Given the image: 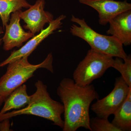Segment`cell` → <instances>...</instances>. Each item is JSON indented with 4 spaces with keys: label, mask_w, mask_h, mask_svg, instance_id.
<instances>
[{
    "label": "cell",
    "mask_w": 131,
    "mask_h": 131,
    "mask_svg": "<svg viewBox=\"0 0 131 131\" xmlns=\"http://www.w3.org/2000/svg\"><path fill=\"white\" fill-rule=\"evenodd\" d=\"M112 123L120 131L131 130V90L125 100L113 114Z\"/></svg>",
    "instance_id": "4fadbf2b"
},
{
    "label": "cell",
    "mask_w": 131,
    "mask_h": 131,
    "mask_svg": "<svg viewBox=\"0 0 131 131\" xmlns=\"http://www.w3.org/2000/svg\"><path fill=\"white\" fill-rule=\"evenodd\" d=\"M10 124L9 119H6L0 122V131L12 130L10 129Z\"/></svg>",
    "instance_id": "e0dca14e"
},
{
    "label": "cell",
    "mask_w": 131,
    "mask_h": 131,
    "mask_svg": "<svg viewBox=\"0 0 131 131\" xmlns=\"http://www.w3.org/2000/svg\"><path fill=\"white\" fill-rule=\"evenodd\" d=\"M45 0H37L28 9L20 13V19L26 24L24 28L34 34L40 32L46 24H49L54 20L53 15L45 11Z\"/></svg>",
    "instance_id": "9c48e42d"
},
{
    "label": "cell",
    "mask_w": 131,
    "mask_h": 131,
    "mask_svg": "<svg viewBox=\"0 0 131 131\" xmlns=\"http://www.w3.org/2000/svg\"><path fill=\"white\" fill-rule=\"evenodd\" d=\"M91 131H120L108 121V118L96 117L90 118Z\"/></svg>",
    "instance_id": "2e32d148"
},
{
    "label": "cell",
    "mask_w": 131,
    "mask_h": 131,
    "mask_svg": "<svg viewBox=\"0 0 131 131\" xmlns=\"http://www.w3.org/2000/svg\"><path fill=\"white\" fill-rule=\"evenodd\" d=\"M66 18V16L62 15L49 23V25L45 29L40 31V32L32 37L20 48L12 51L10 56L3 62L0 63V68L4 67L10 63L24 57H29L35 50L38 46L49 35L54 33V31L61 28L62 24V20Z\"/></svg>",
    "instance_id": "52a82bcc"
},
{
    "label": "cell",
    "mask_w": 131,
    "mask_h": 131,
    "mask_svg": "<svg viewBox=\"0 0 131 131\" xmlns=\"http://www.w3.org/2000/svg\"><path fill=\"white\" fill-rule=\"evenodd\" d=\"M31 95H28L27 87L23 84L14 90L5 99L0 114H3L12 110H19L25 107L30 101Z\"/></svg>",
    "instance_id": "7c38bea8"
},
{
    "label": "cell",
    "mask_w": 131,
    "mask_h": 131,
    "mask_svg": "<svg viewBox=\"0 0 131 131\" xmlns=\"http://www.w3.org/2000/svg\"><path fill=\"white\" fill-rule=\"evenodd\" d=\"M3 33V28L2 27L0 26V35L1 34H2ZM2 39H1V38H0V46L1 45L2 43Z\"/></svg>",
    "instance_id": "ac0fdd59"
},
{
    "label": "cell",
    "mask_w": 131,
    "mask_h": 131,
    "mask_svg": "<svg viewBox=\"0 0 131 131\" xmlns=\"http://www.w3.org/2000/svg\"><path fill=\"white\" fill-rule=\"evenodd\" d=\"M114 60L113 57L90 49L74 71L73 80L80 86L91 84L94 80L101 77L108 69L112 68Z\"/></svg>",
    "instance_id": "5b68a950"
},
{
    "label": "cell",
    "mask_w": 131,
    "mask_h": 131,
    "mask_svg": "<svg viewBox=\"0 0 131 131\" xmlns=\"http://www.w3.org/2000/svg\"><path fill=\"white\" fill-rule=\"evenodd\" d=\"M31 6L26 0H0V18L3 29L9 21L11 13Z\"/></svg>",
    "instance_id": "5bb4252c"
},
{
    "label": "cell",
    "mask_w": 131,
    "mask_h": 131,
    "mask_svg": "<svg viewBox=\"0 0 131 131\" xmlns=\"http://www.w3.org/2000/svg\"><path fill=\"white\" fill-rule=\"evenodd\" d=\"M79 2L97 11L99 24L102 26L107 25L112 19L121 13L131 9V4L126 0H79Z\"/></svg>",
    "instance_id": "ba28073f"
},
{
    "label": "cell",
    "mask_w": 131,
    "mask_h": 131,
    "mask_svg": "<svg viewBox=\"0 0 131 131\" xmlns=\"http://www.w3.org/2000/svg\"><path fill=\"white\" fill-rule=\"evenodd\" d=\"M123 59L116 57L114 60L112 68L118 71L121 74L124 81L129 87H131V57L127 56V58Z\"/></svg>",
    "instance_id": "9a60e30c"
},
{
    "label": "cell",
    "mask_w": 131,
    "mask_h": 131,
    "mask_svg": "<svg viewBox=\"0 0 131 131\" xmlns=\"http://www.w3.org/2000/svg\"><path fill=\"white\" fill-rule=\"evenodd\" d=\"M107 35L114 37L123 46L131 44V9L121 13L112 19Z\"/></svg>",
    "instance_id": "8fae6325"
},
{
    "label": "cell",
    "mask_w": 131,
    "mask_h": 131,
    "mask_svg": "<svg viewBox=\"0 0 131 131\" xmlns=\"http://www.w3.org/2000/svg\"><path fill=\"white\" fill-rule=\"evenodd\" d=\"M57 94L64 107L63 131H76L80 127L91 131L89 108L99 95L92 84L81 86L73 79L63 78L59 83Z\"/></svg>",
    "instance_id": "6da1fadb"
},
{
    "label": "cell",
    "mask_w": 131,
    "mask_h": 131,
    "mask_svg": "<svg viewBox=\"0 0 131 131\" xmlns=\"http://www.w3.org/2000/svg\"><path fill=\"white\" fill-rule=\"evenodd\" d=\"M35 86L36 91L31 95L28 105L21 109L0 114V122L18 115H33L49 120L54 125L62 129L64 121L61 115L64 112L63 105L51 98L47 86L41 80L35 82Z\"/></svg>",
    "instance_id": "7a4b0ae2"
},
{
    "label": "cell",
    "mask_w": 131,
    "mask_h": 131,
    "mask_svg": "<svg viewBox=\"0 0 131 131\" xmlns=\"http://www.w3.org/2000/svg\"><path fill=\"white\" fill-rule=\"evenodd\" d=\"M71 21L79 25L73 24L71 26V34L86 41L91 50L113 57L119 58L124 61L127 57L124 46L114 37L96 32L88 25L84 19L72 15Z\"/></svg>",
    "instance_id": "277c9868"
},
{
    "label": "cell",
    "mask_w": 131,
    "mask_h": 131,
    "mask_svg": "<svg viewBox=\"0 0 131 131\" xmlns=\"http://www.w3.org/2000/svg\"><path fill=\"white\" fill-rule=\"evenodd\" d=\"M28 57H23L7 64L6 73L0 78V96L5 100L14 90L33 76L38 69L43 68L54 73L51 53H49L43 62L37 64L30 63Z\"/></svg>",
    "instance_id": "3957f363"
},
{
    "label": "cell",
    "mask_w": 131,
    "mask_h": 131,
    "mask_svg": "<svg viewBox=\"0 0 131 131\" xmlns=\"http://www.w3.org/2000/svg\"><path fill=\"white\" fill-rule=\"evenodd\" d=\"M131 87L126 83L122 77L115 79L112 91L91 105V110L97 117L108 118L122 105L127 97Z\"/></svg>",
    "instance_id": "8992f818"
},
{
    "label": "cell",
    "mask_w": 131,
    "mask_h": 131,
    "mask_svg": "<svg viewBox=\"0 0 131 131\" xmlns=\"http://www.w3.org/2000/svg\"><path fill=\"white\" fill-rule=\"evenodd\" d=\"M21 10L13 13L9 19V23L6 26V31L2 39L4 43L3 49L8 51L14 47H19L24 42L34 36L30 31L26 32L20 25Z\"/></svg>",
    "instance_id": "30bf717a"
},
{
    "label": "cell",
    "mask_w": 131,
    "mask_h": 131,
    "mask_svg": "<svg viewBox=\"0 0 131 131\" xmlns=\"http://www.w3.org/2000/svg\"><path fill=\"white\" fill-rule=\"evenodd\" d=\"M5 99H3L1 96H0V106L2 105L3 103H4L5 101Z\"/></svg>",
    "instance_id": "d6986e66"
}]
</instances>
